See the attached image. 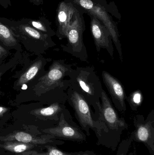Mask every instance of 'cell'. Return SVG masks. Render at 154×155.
I'll list each match as a JSON object with an SVG mask.
<instances>
[{"label": "cell", "instance_id": "obj_14", "mask_svg": "<svg viewBox=\"0 0 154 155\" xmlns=\"http://www.w3.org/2000/svg\"><path fill=\"white\" fill-rule=\"evenodd\" d=\"M67 101V97L53 102L47 107L34 109L31 114L38 117L42 119L52 120L58 123L61 114L66 108L65 103Z\"/></svg>", "mask_w": 154, "mask_h": 155}, {"label": "cell", "instance_id": "obj_20", "mask_svg": "<svg viewBox=\"0 0 154 155\" xmlns=\"http://www.w3.org/2000/svg\"><path fill=\"white\" fill-rule=\"evenodd\" d=\"M133 141L131 137L123 140L118 145L116 155H127Z\"/></svg>", "mask_w": 154, "mask_h": 155}, {"label": "cell", "instance_id": "obj_7", "mask_svg": "<svg viewBox=\"0 0 154 155\" xmlns=\"http://www.w3.org/2000/svg\"><path fill=\"white\" fill-rule=\"evenodd\" d=\"M45 134L53 136L56 139L82 142L86 141V135L73 120L69 111L65 108L61 114L56 126L42 130Z\"/></svg>", "mask_w": 154, "mask_h": 155}, {"label": "cell", "instance_id": "obj_4", "mask_svg": "<svg viewBox=\"0 0 154 155\" xmlns=\"http://www.w3.org/2000/svg\"><path fill=\"white\" fill-rule=\"evenodd\" d=\"M67 101L74 111L75 117L80 127L86 132L87 136H90V130H93L97 138V144L100 145L103 139L104 128L98 121L94 119V113L91 107L86 99L71 87L67 89Z\"/></svg>", "mask_w": 154, "mask_h": 155}, {"label": "cell", "instance_id": "obj_21", "mask_svg": "<svg viewBox=\"0 0 154 155\" xmlns=\"http://www.w3.org/2000/svg\"><path fill=\"white\" fill-rule=\"evenodd\" d=\"M8 52H9L5 48H4L1 45H0V63L8 56L9 53Z\"/></svg>", "mask_w": 154, "mask_h": 155}, {"label": "cell", "instance_id": "obj_24", "mask_svg": "<svg viewBox=\"0 0 154 155\" xmlns=\"http://www.w3.org/2000/svg\"><path fill=\"white\" fill-rule=\"evenodd\" d=\"M9 109L5 107L0 106V117H2L5 113L8 112Z\"/></svg>", "mask_w": 154, "mask_h": 155}, {"label": "cell", "instance_id": "obj_22", "mask_svg": "<svg viewBox=\"0 0 154 155\" xmlns=\"http://www.w3.org/2000/svg\"><path fill=\"white\" fill-rule=\"evenodd\" d=\"M0 5L5 9L11 6V0H0Z\"/></svg>", "mask_w": 154, "mask_h": 155}, {"label": "cell", "instance_id": "obj_17", "mask_svg": "<svg viewBox=\"0 0 154 155\" xmlns=\"http://www.w3.org/2000/svg\"><path fill=\"white\" fill-rule=\"evenodd\" d=\"M43 61L38 60L29 67L28 69L20 76L16 81L15 85L16 87H22L33 79L37 75L42 67L43 66Z\"/></svg>", "mask_w": 154, "mask_h": 155}, {"label": "cell", "instance_id": "obj_5", "mask_svg": "<svg viewBox=\"0 0 154 155\" xmlns=\"http://www.w3.org/2000/svg\"><path fill=\"white\" fill-rule=\"evenodd\" d=\"M72 65L65 62L64 60H57L52 63L48 72L39 80L33 90L37 96L49 93L60 87H69L68 78Z\"/></svg>", "mask_w": 154, "mask_h": 155}, {"label": "cell", "instance_id": "obj_8", "mask_svg": "<svg viewBox=\"0 0 154 155\" xmlns=\"http://www.w3.org/2000/svg\"><path fill=\"white\" fill-rule=\"evenodd\" d=\"M73 2L78 5L83 10L88 13L89 14L96 16L105 26L110 33L120 61L123 62V51L117 26L105 8L94 2L92 0H73Z\"/></svg>", "mask_w": 154, "mask_h": 155}, {"label": "cell", "instance_id": "obj_19", "mask_svg": "<svg viewBox=\"0 0 154 155\" xmlns=\"http://www.w3.org/2000/svg\"><path fill=\"white\" fill-rule=\"evenodd\" d=\"M126 100L130 107L133 111H137L143 101V96L140 90H136L130 94L128 97H127Z\"/></svg>", "mask_w": 154, "mask_h": 155}, {"label": "cell", "instance_id": "obj_18", "mask_svg": "<svg viewBox=\"0 0 154 155\" xmlns=\"http://www.w3.org/2000/svg\"><path fill=\"white\" fill-rule=\"evenodd\" d=\"M24 19L30 25L42 33L51 37L56 35V32L51 27V23L45 17H40L37 19L24 18Z\"/></svg>", "mask_w": 154, "mask_h": 155}, {"label": "cell", "instance_id": "obj_10", "mask_svg": "<svg viewBox=\"0 0 154 155\" xmlns=\"http://www.w3.org/2000/svg\"><path fill=\"white\" fill-rule=\"evenodd\" d=\"M102 77L115 107L124 113L127 110L125 101L127 96L122 83L106 71H102Z\"/></svg>", "mask_w": 154, "mask_h": 155}, {"label": "cell", "instance_id": "obj_16", "mask_svg": "<svg viewBox=\"0 0 154 155\" xmlns=\"http://www.w3.org/2000/svg\"><path fill=\"white\" fill-rule=\"evenodd\" d=\"M0 43L7 48H19L20 41L15 37L12 30L0 21Z\"/></svg>", "mask_w": 154, "mask_h": 155}, {"label": "cell", "instance_id": "obj_26", "mask_svg": "<svg viewBox=\"0 0 154 155\" xmlns=\"http://www.w3.org/2000/svg\"><path fill=\"white\" fill-rule=\"evenodd\" d=\"M2 73H0V80H1V77H2Z\"/></svg>", "mask_w": 154, "mask_h": 155}, {"label": "cell", "instance_id": "obj_9", "mask_svg": "<svg viewBox=\"0 0 154 155\" xmlns=\"http://www.w3.org/2000/svg\"><path fill=\"white\" fill-rule=\"evenodd\" d=\"M134 125L135 129L130 136L133 141L143 143L150 154L154 155V110L150 112L146 119L143 115L135 116Z\"/></svg>", "mask_w": 154, "mask_h": 155}, {"label": "cell", "instance_id": "obj_1", "mask_svg": "<svg viewBox=\"0 0 154 155\" xmlns=\"http://www.w3.org/2000/svg\"><path fill=\"white\" fill-rule=\"evenodd\" d=\"M98 111L94 113V119L99 122L104 128L103 139L100 145L115 151L119 145L121 136L128 125L124 118L119 116L111 100L103 89Z\"/></svg>", "mask_w": 154, "mask_h": 155}, {"label": "cell", "instance_id": "obj_3", "mask_svg": "<svg viewBox=\"0 0 154 155\" xmlns=\"http://www.w3.org/2000/svg\"><path fill=\"white\" fill-rule=\"evenodd\" d=\"M0 21L12 30L20 42L33 52L43 53L46 50L56 45L52 37L33 27L24 18L14 21L0 17Z\"/></svg>", "mask_w": 154, "mask_h": 155}, {"label": "cell", "instance_id": "obj_13", "mask_svg": "<svg viewBox=\"0 0 154 155\" xmlns=\"http://www.w3.org/2000/svg\"><path fill=\"white\" fill-rule=\"evenodd\" d=\"M77 10L71 3L62 2L57 11L58 29L56 35L60 40L66 38L67 31Z\"/></svg>", "mask_w": 154, "mask_h": 155}, {"label": "cell", "instance_id": "obj_11", "mask_svg": "<svg viewBox=\"0 0 154 155\" xmlns=\"http://www.w3.org/2000/svg\"><path fill=\"white\" fill-rule=\"evenodd\" d=\"M90 15V29L96 49L99 53L101 49H105L112 58L114 56V48L110 33L102 22L94 15Z\"/></svg>", "mask_w": 154, "mask_h": 155}, {"label": "cell", "instance_id": "obj_6", "mask_svg": "<svg viewBox=\"0 0 154 155\" xmlns=\"http://www.w3.org/2000/svg\"><path fill=\"white\" fill-rule=\"evenodd\" d=\"M82 18L77 10L67 31L66 38L68 39V43L61 45V47L64 51L81 61L86 62L88 55L83 42L85 26Z\"/></svg>", "mask_w": 154, "mask_h": 155}, {"label": "cell", "instance_id": "obj_2", "mask_svg": "<svg viewBox=\"0 0 154 155\" xmlns=\"http://www.w3.org/2000/svg\"><path fill=\"white\" fill-rule=\"evenodd\" d=\"M68 80L69 87L82 96L96 113L104 89L95 68L90 66L72 69Z\"/></svg>", "mask_w": 154, "mask_h": 155}, {"label": "cell", "instance_id": "obj_23", "mask_svg": "<svg viewBox=\"0 0 154 155\" xmlns=\"http://www.w3.org/2000/svg\"><path fill=\"white\" fill-rule=\"evenodd\" d=\"M29 1L31 3L37 6L41 5L43 3V0H29Z\"/></svg>", "mask_w": 154, "mask_h": 155}, {"label": "cell", "instance_id": "obj_15", "mask_svg": "<svg viewBox=\"0 0 154 155\" xmlns=\"http://www.w3.org/2000/svg\"><path fill=\"white\" fill-rule=\"evenodd\" d=\"M0 144V146L5 150L12 153H21L30 150L40 151L41 148H44L43 146L27 143L16 141H4Z\"/></svg>", "mask_w": 154, "mask_h": 155}, {"label": "cell", "instance_id": "obj_12", "mask_svg": "<svg viewBox=\"0 0 154 155\" xmlns=\"http://www.w3.org/2000/svg\"><path fill=\"white\" fill-rule=\"evenodd\" d=\"M0 140L2 142L16 141L40 146L50 145L56 146L65 143L64 141L56 139L53 136L48 134L37 136L23 131H14L4 136L0 137Z\"/></svg>", "mask_w": 154, "mask_h": 155}, {"label": "cell", "instance_id": "obj_25", "mask_svg": "<svg viewBox=\"0 0 154 155\" xmlns=\"http://www.w3.org/2000/svg\"><path fill=\"white\" fill-rule=\"evenodd\" d=\"M127 155H134V154L133 153H130Z\"/></svg>", "mask_w": 154, "mask_h": 155}]
</instances>
